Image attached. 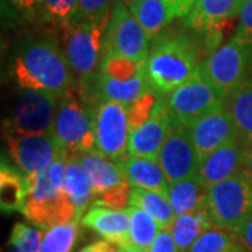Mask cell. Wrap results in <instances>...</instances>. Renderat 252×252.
Returning a JSON list of instances; mask_svg holds the SVG:
<instances>
[{"label": "cell", "mask_w": 252, "mask_h": 252, "mask_svg": "<svg viewBox=\"0 0 252 252\" xmlns=\"http://www.w3.org/2000/svg\"><path fill=\"white\" fill-rule=\"evenodd\" d=\"M10 73L20 89L48 91L58 97L76 83L62 46L52 38H34L21 44Z\"/></svg>", "instance_id": "1"}, {"label": "cell", "mask_w": 252, "mask_h": 252, "mask_svg": "<svg viewBox=\"0 0 252 252\" xmlns=\"http://www.w3.org/2000/svg\"><path fill=\"white\" fill-rule=\"evenodd\" d=\"M99 102L97 89L77 81L59 97L52 133L67 157L97 152L95 115Z\"/></svg>", "instance_id": "2"}, {"label": "cell", "mask_w": 252, "mask_h": 252, "mask_svg": "<svg viewBox=\"0 0 252 252\" xmlns=\"http://www.w3.org/2000/svg\"><path fill=\"white\" fill-rule=\"evenodd\" d=\"M199 48L192 36L184 32L162 31L153 39L146 61V77L154 91L168 95L196 70Z\"/></svg>", "instance_id": "3"}, {"label": "cell", "mask_w": 252, "mask_h": 252, "mask_svg": "<svg viewBox=\"0 0 252 252\" xmlns=\"http://www.w3.org/2000/svg\"><path fill=\"white\" fill-rule=\"evenodd\" d=\"M67 157L54 161L30 180V189L20 212L28 221L41 228L77 220L76 207L64 190Z\"/></svg>", "instance_id": "4"}, {"label": "cell", "mask_w": 252, "mask_h": 252, "mask_svg": "<svg viewBox=\"0 0 252 252\" xmlns=\"http://www.w3.org/2000/svg\"><path fill=\"white\" fill-rule=\"evenodd\" d=\"M109 18L111 16L94 21H70L62 26L61 46L80 84L97 87Z\"/></svg>", "instance_id": "5"}, {"label": "cell", "mask_w": 252, "mask_h": 252, "mask_svg": "<svg viewBox=\"0 0 252 252\" xmlns=\"http://www.w3.org/2000/svg\"><path fill=\"white\" fill-rule=\"evenodd\" d=\"M227 101V95L207 76L203 63L199 64L188 80L167 95L172 121L189 127L209 114L224 108Z\"/></svg>", "instance_id": "6"}, {"label": "cell", "mask_w": 252, "mask_h": 252, "mask_svg": "<svg viewBox=\"0 0 252 252\" xmlns=\"http://www.w3.org/2000/svg\"><path fill=\"white\" fill-rule=\"evenodd\" d=\"M97 89L101 99L129 105L152 89L146 77V63L124 55H104L99 64Z\"/></svg>", "instance_id": "7"}, {"label": "cell", "mask_w": 252, "mask_h": 252, "mask_svg": "<svg viewBox=\"0 0 252 252\" xmlns=\"http://www.w3.org/2000/svg\"><path fill=\"white\" fill-rule=\"evenodd\" d=\"M206 210L216 228L231 230L252 217V182L240 171L209 188Z\"/></svg>", "instance_id": "8"}, {"label": "cell", "mask_w": 252, "mask_h": 252, "mask_svg": "<svg viewBox=\"0 0 252 252\" xmlns=\"http://www.w3.org/2000/svg\"><path fill=\"white\" fill-rule=\"evenodd\" d=\"M59 97L54 93L20 89L10 115L6 118L4 133H46L52 132Z\"/></svg>", "instance_id": "9"}, {"label": "cell", "mask_w": 252, "mask_h": 252, "mask_svg": "<svg viewBox=\"0 0 252 252\" xmlns=\"http://www.w3.org/2000/svg\"><path fill=\"white\" fill-rule=\"evenodd\" d=\"M108 54L124 55L144 63L150 54V39L124 0H114L112 4L104 45V55Z\"/></svg>", "instance_id": "10"}, {"label": "cell", "mask_w": 252, "mask_h": 252, "mask_svg": "<svg viewBox=\"0 0 252 252\" xmlns=\"http://www.w3.org/2000/svg\"><path fill=\"white\" fill-rule=\"evenodd\" d=\"M4 139L10 158L28 178L36 177L58 158L67 157L52 132L31 135L4 133Z\"/></svg>", "instance_id": "11"}, {"label": "cell", "mask_w": 252, "mask_h": 252, "mask_svg": "<svg viewBox=\"0 0 252 252\" xmlns=\"http://www.w3.org/2000/svg\"><path fill=\"white\" fill-rule=\"evenodd\" d=\"M203 66L210 80L228 98L252 70V46L231 36L209 55Z\"/></svg>", "instance_id": "12"}, {"label": "cell", "mask_w": 252, "mask_h": 252, "mask_svg": "<svg viewBox=\"0 0 252 252\" xmlns=\"http://www.w3.org/2000/svg\"><path fill=\"white\" fill-rule=\"evenodd\" d=\"M130 127L126 105L112 99H101L95 115L97 152L122 164L129 157Z\"/></svg>", "instance_id": "13"}, {"label": "cell", "mask_w": 252, "mask_h": 252, "mask_svg": "<svg viewBox=\"0 0 252 252\" xmlns=\"http://www.w3.org/2000/svg\"><path fill=\"white\" fill-rule=\"evenodd\" d=\"M157 161L160 162L170 184L198 175L200 157L189 126L174 122L171 119L168 135Z\"/></svg>", "instance_id": "14"}, {"label": "cell", "mask_w": 252, "mask_h": 252, "mask_svg": "<svg viewBox=\"0 0 252 252\" xmlns=\"http://www.w3.org/2000/svg\"><path fill=\"white\" fill-rule=\"evenodd\" d=\"M171 126V115L167 105V95H161L152 117L136 130L130 132L129 156L157 160Z\"/></svg>", "instance_id": "15"}, {"label": "cell", "mask_w": 252, "mask_h": 252, "mask_svg": "<svg viewBox=\"0 0 252 252\" xmlns=\"http://www.w3.org/2000/svg\"><path fill=\"white\" fill-rule=\"evenodd\" d=\"M247 0H196L185 17L184 27L190 31L207 35L212 32H221V28L237 16Z\"/></svg>", "instance_id": "16"}, {"label": "cell", "mask_w": 252, "mask_h": 252, "mask_svg": "<svg viewBox=\"0 0 252 252\" xmlns=\"http://www.w3.org/2000/svg\"><path fill=\"white\" fill-rule=\"evenodd\" d=\"M190 132L200 160L219 147L238 139V130L228 105L199 119L190 126Z\"/></svg>", "instance_id": "17"}, {"label": "cell", "mask_w": 252, "mask_h": 252, "mask_svg": "<svg viewBox=\"0 0 252 252\" xmlns=\"http://www.w3.org/2000/svg\"><path fill=\"white\" fill-rule=\"evenodd\" d=\"M81 224L91 228L105 241L115 244L126 252H130V215L129 210L111 209L91 205L81 219Z\"/></svg>", "instance_id": "18"}, {"label": "cell", "mask_w": 252, "mask_h": 252, "mask_svg": "<svg viewBox=\"0 0 252 252\" xmlns=\"http://www.w3.org/2000/svg\"><path fill=\"white\" fill-rule=\"evenodd\" d=\"M245 147L237 139L216 149L200 160L199 177L206 187H213L221 181L243 171Z\"/></svg>", "instance_id": "19"}, {"label": "cell", "mask_w": 252, "mask_h": 252, "mask_svg": "<svg viewBox=\"0 0 252 252\" xmlns=\"http://www.w3.org/2000/svg\"><path fill=\"white\" fill-rule=\"evenodd\" d=\"M121 165L126 181L133 188L154 190L164 195L168 193L170 181L157 160L129 156L127 160Z\"/></svg>", "instance_id": "20"}, {"label": "cell", "mask_w": 252, "mask_h": 252, "mask_svg": "<svg viewBox=\"0 0 252 252\" xmlns=\"http://www.w3.org/2000/svg\"><path fill=\"white\" fill-rule=\"evenodd\" d=\"M79 158L91 181L94 199L109 188H114L126 181L122 165L98 152L81 154Z\"/></svg>", "instance_id": "21"}, {"label": "cell", "mask_w": 252, "mask_h": 252, "mask_svg": "<svg viewBox=\"0 0 252 252\" xmlns=\"http://www.w3.org/2000/svg\"><path fill=\"white\" fill-rule=\"evenodd\" d=\"M209 187L203 184L200 177H189L185 180L170 184L167 198L177 216L193 213L206 207Z\"/></svg>", "instance_id": "22"}, {"label": "cell", "mask_w": 252, "mask_h": 252, "mask_svg": "<svg viewBox=\"0 0 252 252\" xmlns=\"http://www.w3.org/2000/svg\"><path fill=\"white\" fill-rule=\"evenodd\" d=\"M64 190L76 207L77 221H81L84 213L94 202V190L87 172L81 165L79 156L67 157L64 171Z\"/></svg>", "instance_id": "23"}, {"label": "cell", "mask_w": 252, "mask_h": 252, "mask_svg": "<svg viewBox=\"0 0 252 252\" xmlns=\"http://www.w3.org/2000/svg\"><path fill=\"white\" fill-rule=\"evenodd\" d=\"M238 130V140L245 149L252 146V70L227 101Z\"/></svg>", "instance_id": "24"}, {"label": "cell", "mask_w": 252, "mask_h": 252, "mask_svg": "<svg viewBox=\"0 0 252 252\" xmlns=\"http://www.w3.org/2000/svg\"><path fill=\"white\" fill-rule=\"evenodd\" d=\"M210 228L215 227L205 207L193 213L177 216L170 230L177 243L178 252H189L199 237Z\"/></svg>", "instance_id": "25"}, {"label": "cell", "mask_w": 252, "mask_h": 252, "mask_svg": "<svg viewBox=\"0 0 252 252\" xmlns=\"http://www.w3.org/2000/svg\"><path fill=\"white\" fill-rule=\"evenodd\" d=\"M30 189V180L23 172L3 161L0 168V205L4 213L20 212Z\"/></svg>", "instance_id": "26"}, {"label": "cell", "mask_w": 252, "mask_h": 252, "mask_svg": "<svg viewBox=\"0 0 252 252\" xmlns=\"http://www.w3.org/2000/svg\"><path fill=\"white\" fill-rule=\"evenodd\" d=\"M130 206L139 207L144 210L147 215L153 217L160 225L161 230L171 228L177 215L172 209L167 195L147 190V189L133 188L132 189V198H130Z\"/></svg>", "instance_id": "27"}, {"label": "cell", "mask_w": 252, "mask_h": 252, "mask_svg": "<svg viewBox=\"0 0 252 252\" xmlns=\"http://www.w3.org/2000/svg\"><path fill=\"white\" fill-rule=\"evenodd\" d=\"M129 9L144 28L150 41L160 35L174 20L164 0H136L135 4Z\"/></svg>", "instance_id": "28"}, {"label": "cell", "mask_w": 252, "mask_h": 252, "mask_svg": "<svg viewBox=\"0 0 252 252\" xmlns=\"http://www.w3.org/2000/svg\"><path fill=\"white\" fill-rule=\"evenodd\" d=\"M130 215V252H146L149 251L154 238L160 233V225L150 215L139 207L129 206Z\"/></svg>", "instance_id": "29"}, {"label": "cell", "mask_w": 252, "mask_h": 252, "mask_svg": "<svg viewBox=\"0 0 252 252\" xmlns=\"http://www.w3.org/2000/svg\"><path fill=\"white\" fill-rule=\"evenodd\" d=\"M189 252H248V250L233 231L215 227L200 235Z\"/></svg>", "instance_id": "30"}, {"label": "cell", "mask_w": 252, "mask_h": 252, "mask_svg": "<svg viewBox=\"0 0 252 252\" xmlns=\"http://www.w3.org/2000/svg\"><path fill=\"white\" fill-rule=\"evenodd\" d=\"M79 223L72 220L67 223L46 228L42 241V252H70L79 237Z\"/></svg>", "instance_id": "31"}, {"label": "cell", "mask_w": 252, "mask_h": 252, "mask_svg": "<svg viewBox=\"0 0 252 252\" xmlns=\"http://www.w3.org/2000/svg\"><path fill=\"white\" fill-rule=\"evenodd\" d=\"M44 228L16 223L9 237L10 252H42Z\"/></svg>", "instance_id": "32"}, {"label": "cell", "mask_w": 252, "mask_h": 252, "mask_svg": "<svg viewBox=\"0 0 252 252\" xmlns=\"http://www.w3.org/2000/svg\"><path fill=\"white\" fill-rule=\"evenodd\" d=\"M158 98H160V94L157 91H154L153 89H150L143 93L139 98H136L133 102L126 105L130 132L140 127L149 118L153 115Z\"/></svg>", "instance_id": "33"}, {"label": "cell", "mask_w": 252, "mask_h": 252, "mask_svg": "<svg viewBox=\"0 0 252 252\" xmlns=\"http://www.w3.org/2000/svg\"><path fill=\"white\" fill-rule=\"evenodd\" d=\"M79 0H44L42 11L45 17L61 26H66L76 17Z\"/></svg>", "instance_id": "34"}, {"label": "cell", "mask_w": 252, "mask_h": 252, "mask_svg": "<svg viewBox=\"0 0 252 252\" xmlns=\"http://www.w3.org/2000/svg\"><path fill=\"white\" fill-rule=\"evenodd\" d=\"M132 189L133 187L127 181H125L114 188H109L108 190H105L98 196H95L91 205H99V206H107L111 209L125 210L130 206Z\"/></svg>", "instance_id": "35"}, {"label": "cell", "mask_w": 252, "mask_h": 252, "mask_svg": "<svg viewBox=\"0 0 252 252\" xmlns=\"http://www.w3.org/2000/svg\"><path fill=\"white\" fill-rule=\"evenodd\" d=\"M114 0H79V10L72 21H94L109 17Z\"/></svg>", "instance_id": "36"}, {"label": "cell", "mask_w": 252, "mask_h": 252, "mask_svg": "<svg viewBox=\"0 0 252 252\" xmlns=\"http://www.w3.org/2000/svg\"><path fill=\"white\" fill-rule=\"evenodd\" d=\"M240 23L235 30L234 38L252 46V0H247L240 13Z\"/></svg>", "instance_id": "37"}, {"label": "cell", "mask_w": 252, "mask_h": 252, "mask_svg": "<svg viewBox=\"0 0 252 252\" xmlns=\"http://www.w3.org/2000/svg\"><path fill=\"white\" fill-rule=\"evenodd\" d=\"M147 252H178V247L172 237L171 230H160Z\"/></svg>", "instance_id": "38"}, {"label": "cell", "mask_w": 252, "mask_h": 252, "mask_svg": "<svg viewBox=\"0 0 252 252\" xmlns=\"http://www.w3.org/2000/svg\"><path fill=\"white\" fill-rule=\"evenodd\" d=\"M196 0H164L172 18H184L188 14Z\"/></svg>", "instance_id": "39"}, {"label": "cell", "mask_w": 252, "mask_h": 252, "mask_svg": "<svg viewBox=\"0 0 252 252\" xmlns=\"http://www.w3.org/2000/svg\"><path fill=\"white\" fill-rule=\"evenodd\" d=\"M230 231H233L235 235H238V238L243 241L248 252H252V217H250L248 220H245L240 225L231 228Z\"/></svg>", "instance_id": "40"}, {"label": "cell", "mask_w": 252, "mask_h": 252, "mask_svg": "<svg viewBox=\"0 0 252 252\" xmlns=\"http://www.w3.org/2000/svg\"><path fill=\"white\" fill-rule=\"evenodd\" d=\"M79 252H126L125 250H122L121 247H118L115 244L109 243V241H95V243L90 244L87 247H84L83 250Z\"/></svg>", "instance_id": "41"}, {"label": "cell", "mask_w": 252, "mask_h": 252, "mask_svg": "<svg viewBox=\"0 0 252 252\" xmlns=\"http://www.w3.org/2000/svg\"><path fill=\"white\" fill-rule=\"evenodd\" d=\"M13 4L26 14H34L38 9H42L44 0H11Z\"/></svg>", "instance_id": "42"}, {"label": "cell", "mask_w": 252, "mask_h": 252, "mask_svg": "<svg viewBox=\"0 0 252 252\" xmlns=\"http://www.w3.org/2000/svg\"><path fill=\"white\" fill-rule=\"evenodd\" d=\"M243 171L245 172V175L252 182V146L248 147V149H245V158H244Z\"/></svg>", "instance_id": "43"}, {"label": "cell", "mask_w": 252, "mask_h": 252, "mask_svg": "<svg viewBox=\"0 0 252 252\" xmlns=\"http://www.w3.org/2000/svg\"><path fill=\"white\" fill-rule=\"evenodd\" d=\"M124 1H125V4L127 6V7H132V6L135 4L136 0H124Z\"/></svg>", "instance_id": "44"}, {"label": "cell", "mask_w": 252, "mask_h": 252, "mask_svg": "<svg viewBox=\"0 0 252 252\" xmlns=\"http://www.w3.org/2000/svg\"><path fill=\"white\" fill-rule=\"evenodd\" d=\"M146 252H147V251H146Z\"/></svg>", "instance_id": "45"}]
</instances>
